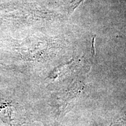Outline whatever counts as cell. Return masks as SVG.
I'll return each instance as SVG.
<instances>
[{
    "label": "cell",
    "instance_id": "obj_1",
    "mask_svg": "<svg viewBox=\"0 0 126 126\" xmlns=\"http://www.w3.org/2000/svg\"><path fill=\"white\" fill-rule=\"evenodd\" d=\"M15 108L9 102L0 101V119L7 123H10L12 120Z\"/></svg>",
    "mask_w": 126,
    "mask_h": 126
}]
</instances>
